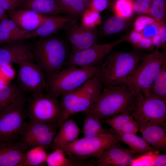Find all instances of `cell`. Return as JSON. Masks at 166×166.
I'll return each instance as SVG.
<instances>
[{"mask_svg": "<svg viewBox=\"0 0 166 166\" xmlns=\"http://www.w3.org/2000/svg\"><path fill=\"white\" fill-rule=\"evenodd\" d=\"M10 0L19 4L20 6L24 0Z\"/></svg>", "mask_w": 166, "mask_h": 166, "instance_id": "obj_48", "label": "cell"}, {"mask_svg": "<svg viewBox=\"0 0 166 166\" xmlns=\"http://www.w3.org/2000/svg\"><path fill=\"white\" fill-rule=\"evenodd\" d=\"M166 165V155L153 150L139 154L132 160L131 166H164Z\"/></svg>", "mask_w": 166, "mask_h": 166, "instance_id": "obj_27", "label": "cell"}, {"mask_svg": "<svg viewBox=\"0 0 166 166\" xmlns=\"http://www.w3.org/2000/svg\"><path fill=\"white\" fill-rule=\"evenodd\" d=\"M101 66L84 68L72 66L61 70L48 80L46 87L48 93L58 97L77 89L97 76Z\"/></svg>", "mask_w": 166, "mask_h": 166, "instance_id": "obj_6", "label": "cell"}, {"mask_svg": "<svg viewBox=\"0 0 166 166\" xmlns=\"http://www.w3.org/2000/svg\"><path fill=\"white\" fill-rule=\"evenodd\" d=\"M142 37L140 32L133 29L128 35H125L124 41L129 43L136 48Z\"/></svg>", "mask_w": 166, "mask_h": 166, "instance_id": "obj_42", "label": "cell"}, {"mask_svg": "<svg viewBox=\"0 0 166 166\" xmlns=\"http://www.w3.org/2000/svg\"><path fill=\"white\" fill-rule=\"evenodd\" d=\"M166 128L158 125H152L140 128L142 137L154 150L166 151Z\"/></svg>", "mask_w": 166, "mask_h": 166, "instance_id": "obj_21", "label": "cell"}, {"mask_svg": "<svg viewBox=\"0 0 166 166\" xmlns=\"http://www.w3.org/2000/svg\"><path fill=\"white\" fill-rule=\"evenodd\" d=\"M81 18L83 25L91 28H95L101 21L99 13L88 9L84 12Z\"/></svg>", "mask_w": 166, "mask_h": 166, "instance_id": "obj_36", "label": "cell"}, {"mask_svg": "<svg viewBox=\"0 0 166 166\" xmlns=\"http://www.w3.org/2000/svg\"><path fill=\"white\" fill-rule=\"evenodd\" d=\"M0 4L5 11L13 10L20 6L19 4L10 0H0Z\"/></svg>", "mask_w": 166, "mask_h": 166, "instance_id": "obj_45", "label": "cell"}, {"mask_svg": "<svg viewBox=\"0 0 166 166\" xmlns=\"http://www.w3.org/2000/svg\"><path fill=\"white\" fill-rule=\"evenodd\" d=\"M111 0H91L87 9L100 13L107 8Z\"/></svg>", "mask_w": 166, "mask_h": 166, "instance_id": "obj_39", "label": "cell"}, {"mask_svg": "<svg viewBox=\"0 0 166 166\" xmlns=\"http://www.w3.org/2000/svg\"><path fill=\"white\" fill-rule=\"evenodd\" d=\"M85 114L82 128L84 137H93L111 132L110 129H106L103 126L101 120L97 117L89 113Z\"/></svg>", "mask_w": 166, "mask_h": 166, "instance_id": "obj_29", "label": "cell"}, {"mask_svg": "<svg viewBox=\"0 0 166 166\" xmlns=\"http://www.w3.org/2000/svg\"><path fill=\"white\" fill-rule=\"evenodd\" d=\"M59 127L51 145L53 150L73 141L78 138L80 132V128L72 119H67Z\"/></svg>", "mask_w": 166, "mask_h": 166, "instance_id": "obj_20", "label": "cell"}, {"mask_svg": "<svg viewBox=\"0 0 166 166\" xmlns=\"http://www.w3.org/2000/svg\"><path fill=\"white\" fill-rule=\"evenodd\" d=\"M26 151L19 140L0 142V166H21Z\"/></svg>", "mask_w": 166, "mask_h": 166, "instance_id": "obj_18", "label": "cell"}, {"mask_svg": "<svg viewBox=\"0 0 166 166\" xmlns=\"http://www.w3.org/2000/svg\"><path fill=\"white\" fill-rule=\"evenodd\" d=\"M139 129L137 123L133 119L124 124L119 132L124 133L136 134L139 131Z\"/></svg>", "mask_w": 166, "mask_h": 166, "instance_id": "obj_41", "label": "cell"}, {"mask_svg": "<svg viewBox=\"0 0 166 166\" xmlns=\"http://www.w3.org/2000/svg\"><path fill=\"white\" fill-rule=\"evenodd\" d=\"M10 18L20 29L32 32L37 29L47 16L33 10L20 9L9 11Z\"/></svg>", "mask_w": 166, "mask_h": 166, "instance_id": "obj_17", "label": "cell"}, {"mask_svg": "<svg viewBox=\"0 0 166 166\" xmlns=\"http://www.w3.org/2000/svg\"><path fill=\"white\" fill-rule=\"evenodd\" d=\"M34 61L49 80L60 71L71 53L68 42L51 35L40 38L31 46Z\"/></svg>", "mask_w": 166, "mask_h": 166, "instance_id": "obj_1", "label": "cell"}, {"mask_svg": "<svg viewBox=\"0 0 166 166\" xmlns=\"http://www.w3.org/2000/svg\"><path fill=\"white\" fill-rule=\"evenodd\" d=\"M26 59L33 61L31 46L23 41L6 43L0 47V67Z\"/></svg>", "mask_w": 166, "mask_h": 166, "instance_id": "obj_16", "label": "cell"}, {"mask_svg": "<svg viewBox=\"0 0 166 166\" xmlns=\"http://www.w3.org/2000/svg\"><path fill=\"white\" fill-rule=\"evenodd\" d=\"M103 88L97 76L77 89L61 95L62 113L59 127L72 115L79 113H88Z\"/></svg>", "mask_w": 166, "mask_h": 166, "instance_id": "obj_4", "label": "cell"}, {"mask_svg": "<svg viewBox=\"0 0 166 166\" xmlns=\"http://www.w3.org/2000/svg\"><path fill=\"white\" fill-rule=\"evenodd\" d=\"M133 119L131 111L127 110L111 117L101 120V121L111 127L113 130L119 132L124 124Z\"/></svg>", "mask_w": 166, "mask_h": 166, "instance_id": "obj_34", "label": "cell"}, {"mask_svg": "<svg viewBox=\"0 0 166 166\" xmlns=\"http://www.w3.org/2000/svg\"><path fill=\"white\" fill-rule=\"evenodd\" d=\"M62 149L56 148L47 154L46 164L48 166H93L96 164V160L85 159L69 156Z\"/></svg>", "mask_w": 166, "mask_h": 166, "instance_id": "obj_22", "label": "cell"}, {"mask_svg": "<svg viewBox=\"0 0 166 166\" xmlns=\"http://www.w3.org/2000/svg\"><path fill=\"white\" fill-rule=\"evenodd\" d=\"M159 30L158 34L161 41V47L164 50L166 48V25L165 22L159 23Z\"/></svg>", "mask_w": 166, "mask_h": 166, "instance_id": "obj_44", "label": "cell"}, {"mask_svg": "<svg viewBox=\"0 0 166 166\" xmlns=\"http://www.w3.org/2000/svg\"><path fill=\"white\" fill-rule=\"evenodd\" d=\"M143 55L137 51H111L101 65L97 76L103 88L125 85Z\"/></svg>", "mask_w": 166, "mask_h": 166, "instance_id": "obj_2", "label": "cell"}, {"mask_svg": "<svg viewBox=\"0 0 166 166\" xmlns=\"http://www.w3.org/2000/svg\"><path fill=\"white\" fill-rule=\"evenodd\" d=\"M136 49L139 50L153 51L155 50V48L152 39L142 37Z\"/></svg>", "mask_w": 166, "mask_h": 166, "instance_id": "obj_43", "label": "cell"}, {"mask_svg": "<svg viewBox=\"0 0 166 166\" xmlns=\"http://www.w3.org/2000/svg\"><path fill=\"white\" fill-rule=\"evenodd\" d=\"M128 20L116 15L110 17L102 25L101 33L103 36L118 33L127 26Z\"/></svg>", "mask_w": 166, "mask_h": 166, "instance_id": "obj_32", "label": "cell"}, {"mask_svg": "<svg viewBox=\"0 0 166 166\" xmlns=\"http://www.w3.org/2000/svg\"><path fill=\"white\" fill-rule=\"evenodd\" d=\"M121 145L112 146L105 150L96 159L98 166H130L133 159L139 154Z\"/></svg>", "mask_w": 166, "mask_h": 166, "instance_id": "obj_15", "label": "cell"}, {"mask_svg": "<svg viewBox=\"0 0 166 166\" xmlns=\"http://www.w3.org/2000/svg\"><path fill=\"white\" fill-rule=\"evenodd\" d=\"M30 38V32L19 28L8 16L0 20V45Z\"/></svg>", "mask_w": 166, "mask_h": 166, "instance_id": "obj_19", "label": "cell"}, {"mask_svg": "<svg viewBox=\"0 0 166 166\" xmlns=\"http://www.w3.org/2000/svg\"><path fill=\"white\" fill-rule=\"evenodd\" d=\"M44 146H37L26 150L23 161L21 166H39L46 164L47 156Z\"/></svg>", "mask_w": 166, "mask_h": 166, "instance_id": "obj_31", "label": "cell"}, {"mask_svg": "<svg viewBox=\"0 0 166 166\" xmlns=\"http://www.w3.org/2000/svg\"><path fill=\"white\" fill-rule=\"evenodd\" d=\"M59 14L77 20L87 9L82 0H56Z\"/></svg>", "mask_w": 166, "mask_h": 166, "instance_id": "obj_25", "label": "cell"}, {"mask_svg": "<svg viewBox=\"0 0 166 166\" xmlns=\"http://www.w3.org/2000/svg\"><path fill=\"white\" fill-rule=\"evenodd\" d=\"M149 14L158 23L165 22L166 0H152Z\"/></svg>", "mask_w": 166, "mask_h": 166, "instance_id": "obj_35", "label": "cell"}, {"mask_svg": "<svg viewBox=\"0 0 166 166\" xmlns=\"http://www.w3.org/2000/svg\"><path fill=\"white\" fill-rule=\"evenodd\" d=\"M7 16V15L5 11L2 8L0 4V19Z\"/></svg>", "mask_w": 166, "mask_h": 166, "instance_id": "obj_47", "label": "cell"}, {"mask_svg": "<svg viewBox=\"0 0 166 166\" xmlns=\"http://www.w3.org/2000/svg\"><path fill=\"white\" fill-rule=\"evenodd\" d=\"M110 130L121 142L127 144L130 149L137 154H141L154 150L142 137H139L136 134L124 133L112 128Z\"/></svg>", "mask_w": 166, "mask_h": 166, "instance_id": "obj_26", "label": "cell"}, {"mask_svg": "<svg viewBox=\"0 0 166 166\" xmlns=\"http://www.w3.org/2000/svg\"><path fill=\"white\" fill-rule=\"evenodd\" d=\"M125 41V36L104 44H96L88 48L71 53L65 66L84 68L101 66L108 54L117 45Z\"/></svg>", "mask_w": 166, "mask_h": 166, "instance_id": "obj_11", "label": "cell"}, {"mask_svg": "<svg viewBox=\"0 0 166 166\" xmlns=\"http://www.w3.org/2000/svg\"><path fill=\"white\" fill-rule=\"evenodd\" d=\"M0 20H1V19H0Z\"/></svg>", "mask_w": 166, "mask_h": 166, "instance_id": "obj_50", "label": "cell"}, {"mask_svg": "<svg viewBox=\"0 0 166 166\" xmlns=\"http://www.w3.org/2000/svg\"><path fill=\"white\" fill-rule=\"evenodd\" d=\"M134 12L138 14H149L152 0H132Z\"/></svg>", "mask_w": 166, "mask_h": 166, "instance_id": "obj_38", "label": "cell"}, {"mask_svg": "<svg viewBox=\"0 0 166 166\" xmlns=\"http://www.w3.org/2000/svg\"><path fill=\"white\" fill-rule=\"evenodd\" d=\"M77 20L67 22L62 29L66 35L71 47V53L88 48L97 43L98 32L95 28L80 24Z\"/></svg>", "mask_w": 166, "mask_h": 166, "instance_id": "obj_14", "label": "cell"}, {"mask_svg": "<svg viewBox=\"0 0 166 166\" xmlns=\"http://www.w3.org/2000/svg\"><path fill=\"white\" fill-rule=\"evenodd\" d=\"M159 30V23L157 22L148 26L140 33L143 37L152 39L158 34Z\"/></svg>", "mask_w": 166, "mask_h": 166, "instance_id": "obj_40", "label": "cell"}, {"mask_svg": "<svg viewBox=\"0 0 166 166\" xmlns=\"http://www.w3.org/2000/svg\"><path fill=\"white\" fill-rule=\"evenodd\" d=\"M25 102L14 103L0 113V142H16L26 123Z\"/></svg>", "mask_w": 166, "mask_h": 166, "instance_id": "obj_10", "label": "cell"}, {"mask_svg": "<svg viewBox=\"0 0 166 166\" xmlns=\"http://www.w3.org/2000/svg\"><path fill=\"white\" fill-rule=\"evenodd\" d=\"M166 61L165 50H155L143 55L125 84L134 96L147 94L149 87Z\"/></svg>", "mask_w": 166, "mask_h": 166, "instance_id": "obj_5", "label": "cell"}, {"mask_svg": "<svg viewBox=\"0 0 166 166\" xmlns=\"http://www.w3.org/2000/svg\"><path fill=\"white\" fill-rule=\"evenodd\" d=\"M113 9L116 15L127 19L132 16L134 12L132 0H116Z\"/></svg>", "mask_w": 166, "mask_h": 166, "instance_id": "obj_33", "label": "cell"}, {"mask_svg": "<svg viewBox=\"0 0 166 166\" xmlns=\"http://www.w3.org/2000/svg\"><path fill=\"white\" fill-rule=\"evenodd\" d=\"M20 7L43 14H59L56 0H24Z\"/></svg>", "mask_w": 166, "mask_h": 166, "instance_id": "obj_28", "label": "cell"}, {"mask_svg": "<svg viewBox=\"0 0 166 166\" xmlns=\"http://www.w3.org/2000/svg\"><path fill=\"white\" fill-rule=\"evenodd\" d=\"M57 97L48 93L33 95L32 98L27 100V116L32 121L57 123L58 126L62 107L61 101Z\"/></svg>", "mask_w": 166, "mask_h": 166, "instance_id": "obj_9", "label": "cell"}, {"mask_svg": "<svg viewBox=\"0 0 166 166\" xmlns=\"http://www.w3.org/2000/svg\"><path fill=\"white\" fill-rule=\"evenodd\" d=\"M134 98L133 94L125 85L104 87L87 113L101 120L110 118L130 110Z\"/></svg>", "mask_w": 166, "mask_h": 166, "instance_id": "obj_3", "label": "cell"}, {"mask_svg": "<svg viewBox=\"0 0 166 166\" xmlns=\"http://www.w3.org/2000/svg\"><path fill=\"white\" fill-rule=\"evenodd\" d=\"M58 127L57 123L30 120L26 122L19 141L26 150L38 145L44 146L47 149L51 146Z\"/></svg>", "mask_w": 166, "mask_h": 166, "instance_id": "obj_12", "label": "cell"}, {"mask_svg": "<svg viewBox=\"0 0 166 166\" xmlns=\"http://www.w3.org/2000/svg\"><path fill=\"white\" fill-rule=\"evenodd\" d=\"M85 5L87 8L91 0H82Z\"/></svg>", "mask_w": 166, "mask_h": 166, "instance_id": "obj_49", "label": "cell"}, {"mask_svg": "<svg viewBox=\"0 0 166 166\" xmlns=\"http://www.w3.org/2000/svg\"><path fill=\"white\" fill-rule=\"evenodd\" d=\"M157 22L152 17L145 15L138 16L133 23V30L140 32L148 26Z\"/></svg>", "mask_w": 166, "mask_h": 166, "instance_id": "obj_37", "label": "cell"}, {"mask_svg": "<svg viewBox=\"0 0 166 166\" xmlns=\"http://www.w3.org/2000/svg\"><path fill=\"white\" fill-rule=\"evenodd\" d=\"M153 44L156 50H158L161 47V41L159 35L154 37L152 39Z\"/></svg>", "mask_w": 166, "mask_h": 166, "instance_id": "obj_46", "label": "cell"}, {"mask_svg": "<svg viewBox=\"0 0 166 166\" xmlns=\"http://www.w3.org/2000/svg\"><path fill=\"white\" fill-rule=\"evenodd\" d=\"M26 97L19 86L11 83L0 88V113L15 103L25 102Z\"/></svg>", "mask_w": 166, "mask_h": 166, "instance_id": "obj_24", "label": "cell"}, {"mask_svg": "<svg viewBox=\"0 0 166 166\" xmlns=\"http://www.w3.org/2000/svg\"><path fill=\"white\" fill-rule=\"evenodd\" d=\"M147 94L166 102V61L149 87Z\"/></svg>", "mask_w": 166, "mask_h": 166, "instance_id": "obj_30", "label": "cell"}, {"mask_svg": "<svg viewBox=\"0 0 166 166\" xmlns=\"http://www.w3.org/2000/svg\"><path fill=\"white\" fill-rule=\"evenodd\" d=\"M121 142L110 132L93 137L77 138L59 148L69 156L81 159L93 157L97 159L105 150L113 145H121Z\"/></svg>", "mask_w": 166, "mask_h": 166, "instance_id": "obj_8", "label": "cell"}, {"mask_svg": "<svg viewBox=\"0 0 166 166\" xmlns=\"http://www.w3.org/2000/svg\"><path fill=\"white\" fill-rule=\"evenodd\" d=\"M72 19L67 17L47 16L44 22L37 29L30 32V38L51 35L62 30L66 23Z\"/></svg>", "mask_w": 166, "mask_h": 166, "instance_id": "obj_23", "label": "cell"}, {"mask_svg": "<svg viewBox=\"0 0 166 166\" xmlns=\"http://www.w3.org/2000/svg\"><path fill=\"white\" fill-rule=\"evenodd\" d=\"M19 70L18 76V86L23 91L31 93L33 95L42 93L46 88L47 82L41 68L33 61L23 60L17 64Z\"/></svg>", "mask_w": 166, "mask_h": 166, "instance_id": "obj_13", "label": "cell"}, {"mask_svg": "<svg viewBox=\"0 0 166 166\" xmlns=\"http://www.w3.org/2000/svg\"><path fill=\"white\" fill-rule=\"evenodd\" d=\"M166 102L148 94L134 96L130 110L139 128L152 125L166 128Z\"/></svg>", "mask_w": 166, "mask_h": 166, "instance_id": "obj_7", "label": "cell"}]
</instances>
